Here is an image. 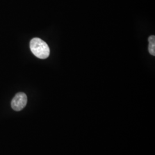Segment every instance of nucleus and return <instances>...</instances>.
I'll return each mask as SVG.
<instances>
[{"label":"nucleus","mask_w":155,"mask_h":155,"mask_svg":"<svg viewBox=\"0 0 155 155\" xmlns=\"http://www.w3.org/2000/svg\"><path fill=\"white\" fill-rule=\"evenodd\" d=\"M30 49L33 55L39 59H45L50 55L48 45L45 41L39 38H33L31 40Z\"/></svg>","instance_id":"f257e3e1"},{"label":"nucleus","mask_w":155,"mask_h":155,"mask_svg":"<svg viewBox=\"0 0 155 155\" xmlns=\"http://www.w3.org/2000/svg\"><path fill=\"white\" fill-rule=\"evenodd\" d=\"M27 104V97L24 93H18L12 101V109L15 111H20L23 109Z\"/></svg>","instance_id":"f03ea898"},{"label":"nucleus","mask_w":155,"mask_h":155,"mask_svg":"<svg viewBox=\"0 0 155 155\" xmlns=\"http://www.w3.org/2000/svg\"><path fill=\"white\" fill-rule=\"evenodd\" d=\"M148 51L150 55L155 56V36L151 35L148 38Z\"/></svg>","instance_id":"7ed1b4c3"}]
</instances>
